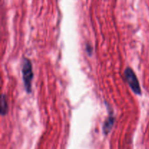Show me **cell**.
Segmentation results:
<instances>
[{"label": "cell", "instance_id": "cell-1", "mask_svg": "<svg viewBox=\"0 0 149 149\" xmlns=\"http://www.w3.org/2000/svg\"><path fill=\"white\" fill-rule=\"evenodd\" d=\"M22 74H23V80L25 90L28 93H31L32 80L33 78V68H32V64L31 61L26 58H24L23 60Z\"/></svg>", "mask_w": 149, "mask_h": 149}, {"label": "cell", "instance_id": "cell-2", "mask_svg": "<svg viewBox=\"0 0 149 149\" xmlns=\"http://www.w3.org/2000/svg\"><path fill=\"white\" fill-rule=\"evenodd\" d=\"M124 74H125V79H126L127 82L129 84L131 90H132L135 94L141 95V87H140L139 81H138V78H137L135 72L132 71V68H127L126 69H125Z\"/></svg>", "mask_w": 149, "mask_h": 149}, {"label": "cell", "instance_id": "cell-3", "mask_svg": "<svg viewBox=\"0 0 149 149\" xmlns=\"http://www.w3.org/2000/svg\"><path fill=\"white\" fill-rule=\"evenodd\" d=\"M115 123V117L113 116H110L108 119H106L103 126V131L105 135H108L112 130L113 125Z\"/></svg>", "mask_w": 149, "mask_h": 149}, {"label": "cell", "instance_id": "cell-4", "mask_svg": "<svg viewBox=\"0 0 149 149\" xmlns=\"http://www.w3.org/2000/svg\"><path fill=\"white\" fill-rule=\"evenodd\" d=\"M8 111V103H7V98H6L5 95L3 94L1 96V116H4L7 114Z\"/></svg>", "mask_w": 149, "mask_h": 149}, {"label": "cell", "instance_id": "cell-5", "mask_svg": "<svg viewBox=\"0 0 149 149\" xmlns=\"http://www.w3.org/2000/svg\"><path fill=\"white\" fill-rule=\"evenodd\" d=\"M92 50H93V48H92L90 46H89V45L88 46L87 45V52H88V53L89 52H91Z\"/></svg>", "mask_w": 149, "mask_h": 149}]
</instances>
